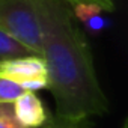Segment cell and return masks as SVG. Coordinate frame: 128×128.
<instances>
[{"label": "cell", "mask_w": 128, "mask_h": 128, "mask_svg": "<svg viewBox=\"0 0 128 128\" xmlns=\"http://www.w3.org/2000/svg\"><path fill=\"white\" fill-rule=\"evenodd\" d=\"M41 26L42 59L56 104V116L84 119L108 112L88 39L63 0H35Z\"/></svg>", "instance_id": "obj_1"}, {"label": "cell", "mask_w": 128, "mask_h": 128, "mask_svg": "<svg viewBox=\"0 0 128 128\" xmlns=\"http://www.w3.org/2000/svg\"><path fill=\"white\" fill-rule=\"evenodd\" d=\"M0 29L42 57L41 26L35 0H0Z\"/></svg>", "instance_id": "obj_2"}, {"label": "cell", "mask_w": 128, "mask_h": 128, "mask_svg": "<svg viewBox=\"0 0 128 128\" xmlns=\"http://www.w3.org/2000/svg\"><path fill=\"white\" fill-rule=\"evenodd\" d=\"M0 77L12 80L27 92L47 89V66L41 56L29 54L0 62Z\"/></svg>", "instance_id": "obj_3"}, {"label": "cell", "mask_w": 128, "mask_h": 128, "mask_svg": "<svg viewBox=\"0 0 128 128\" xmlns=\"http://www.w3.org/2000/svg\"><path fill=\"white\" fill-rule=\"evenodd\" d=\"M12 107L17 119L27 128H39L50 119L44 102L35 92H24L12 102Z\"/></svg>", "instance_id": "obj_4"}, {"label": "cell", "mask_w": 128, "mask_h": 128, "mask_svg": "<svg viewBox=\"0 0 128 128\" xmlns=\"http://www.w3.org/2000/svg\"><path fill=\"white\" fill-rule=\"evenodd\" d=\"M72 14L76 17V20H78L89 32L92 33H100L104 30L107 21L102 15V9L96 5H90V3H78L76 6H71Z\"/></svg>", "instance_id": "obj_5"}, {"label": "cell", "mask_w": 128, "mask_h": 128, "mask_svg": "<svg viewBox=\"0 0 128 128\" xmlns=\"http://www.w3.org/2000/svg\"><path fill=\"white\" fill-rule=\"evenodd\" d=\"M29 54H35V53H32L26 45H23L20 41H17L15 38H12L11 35H8L6 32L0 29V62L29 56Z\"/></svg>", "instance_id": "obj_6"}, {"label": "cell", "mask_w": 128, "mask_h": 128, "mask_svg": "<svg viewBox=\"0 0 128 128\" xmlns=\"http://www.w3.org/2000/svg\"><path fill=\"white\" fill-rule=\"evenodd\" d=\"M39 128H94V122L90 118L65 119L59 116H50V119Z\"/></svg>", "instance_id": "obj_7"}, {"label": "cell", "mask_w": 128, "mask_h": 128, "mask_svg": "<svg viewBox=\"0 0 128 128\" xmlns=\"http://www.w3.org/2000/svg\"><path fill=\"white\" fill-rule=\"evenodd\" d=\"M24 92L27 90H24L20 84L14 83L12 80L0 77V104H12Z\"/></svg>", "instance_id": "obj_8"}, {"label": "cell", "mask_w": 128, "mask_h": 128, "mask_svg": "<svg viewBox=\"0 0 128 128\" xmlns=\"http://www.w3.org/2000/svg\"><path fill=\"white\" fill-rule=\"evenodd\" d=\"M0 128H27L15 116L12 104H0Z\"/></svg>", "instance_id": "obj_9"}, {"label": "cell", "mask_w": 128, "mask_h": 128, "mask_svg": "<svg viewBox=\"0 0 128 128\" xmlns=\"http://www.w3.org/2000/svg\"><path fill=\"white\" fill-rule=\"evenodd\" d=\"M63 2H66L70 6H76V5H78V3H90V5L100 6L104 12H112V11H114V3H113V0H63Z\"/></svg>", "instance_id": "obj_10"}, {"label": "cell", "mask_w": 128, "mask_h": 128, "mask_svg": "<svg viewBox=\"0 0 128 128\" xmlns=\"http://www.w3.org/2000/svg\"><path fill=\"white\" fill-rule=\"evenodd\" d=\"M124 128H126V122H125V124H124Z\"/></svg>", "instance_id": "obj_11"}]
</instances>
